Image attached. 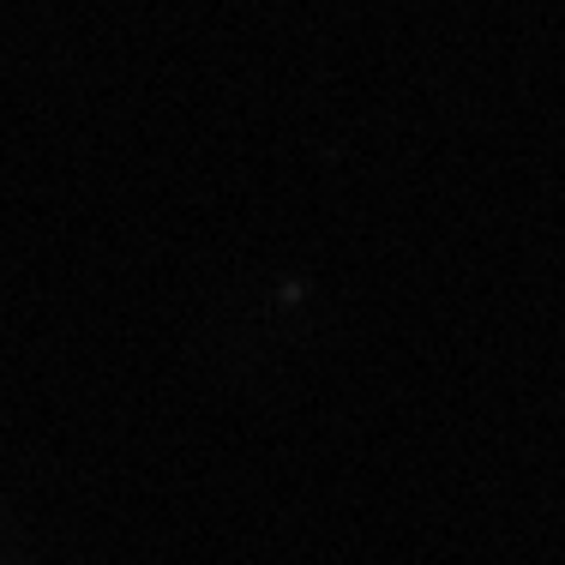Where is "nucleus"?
Here are the masks:
<instances>
[]
</instances>
